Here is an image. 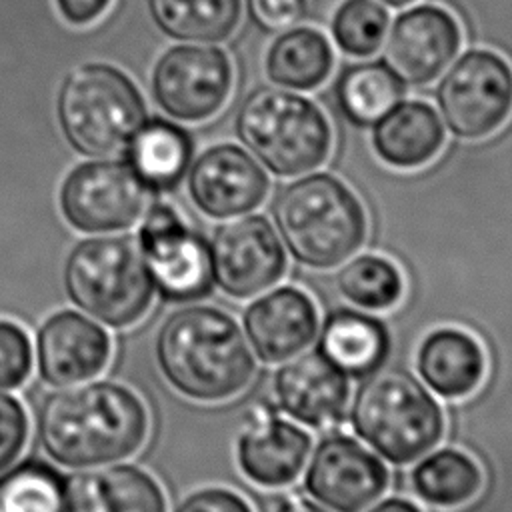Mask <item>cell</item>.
<instances>
[{
    "mask_svg": "<svg viewBox=\"0 0 512 512\" xmlns=\"http://www.w3.org/2000/svg\"><path fill=\"white\" fill-rule=\"evenodd\" d=\"M356 434L392 464H410L444 436V414L436 398L406 372L368 378L352 400Z\"/></svg>",
    "mask_w": 512,
    "mask_h": 512,
    "instance_id": "5",
    "label": "cell"
},
{
    "mask_svg": "<svg viewBox=\"0 0 512 512\" xmlns=\"http://www.w3.org/2000/svg\"><path fill=\"white\" fill-rule=\"evenodd\" d=\"M304 486L334 512H360L388 488V468L348 434L324 436L312 452Z\"/></svg>",
    "mask_w": 512,
    "mask_h": 512,
    "instance_id": "13",
    "label": "cell"
},
{
    "mask_svg": "<svg viewBox=\"0 0 512 512\" xmlns=\"http://www.w3.org/2000/svg\"><path fill=\"white\" fill-rule=\"evenodd\" d=\"M212 278L232 298H252L286 270V252L274 226L260 214L218 226L210 240Z\"/></svg>",
    "mask_w": 512,
    "mask_h": 512,
    "instance_id": "12",
    "label": "cell"
},
{
    "mask_svg": "<svg viewBox=\"0 0 512 512\" xmlns=\"http://www.w3.org/2000/svg\"><path fill=\"white\" fill-rule=\"evenodd\" d=\"M68 300L112 328L140 322L154 300V284L134 236L100 234L72 246L62 270Z\"/></svg>",
    "mask_w": 512,
    "mask_h": 512,
    "instance_id": "4",
    "label": "cell"
},
{
    "mask_svg": "<svg viewBox=\"0 0 512 512\" xmlns=\"http://www.w3.org/2000/svg\"><path fill=\"white\" fill-rule=\"evenodd\" d=\"M388 22L376 0H344L332 18V36L346 54L366 58L384 44Z\"/></svg>",
    "mask_w": 512,
    "mask_h": 512,
    "instance_id": "31",
    "label": "cell"
},
{
    "mask_svg": "<svg viewBox=\"0 0 512 512\" xmlns=\"http://www.w3.org/2000/svg\"><path fill=\"white\" fill-rule=\"evenodd\" d=\"M382 2H386V4H390V6H404V4H408V2H412V0H382Z\"/></svg>",
    "mask_w": 512,
    "mask_h": 512,
    "instance_id": "39",
    "label": "cell"
},
{
    "mask_svg": "<svg viewBox=\"0 0 512 512\" xmlns=\"http://www.w3.org/2000/svg\"><path fill=\"white\" fill-rule=\"evenodd\" d=\"M418 498L432 506L454 508L472 500L482 488L480 466L462 450L440 448L424 456L410 472Z\"/></svg>",
    "mask_w": 512,
    "mask_h": 512,
    "instance_id": "26",
    "label": "cell"
},
{
    "mask_svg": "<svg viewBox=\"0 0 512 512\" xmlns=\"http://www.w3.org/2000/svg\"><path fill=\"white\" fill-rule=\"evenodd\" d=\"M156 24L188 42L224 40L238 24L240 0H148Z\"/></svg>",
    "mask_w": 512,
    "mask_h": 512,
    "instance_id": "28",
    "label": "cell"
},
{
    "mask_svg": "<svg viewBox=\"0 0 512 512\" xmlns=\"http://www.w3.org/2000/svg\"><path fill=\"white\" fill-rule=\"evenodd\" d=\"M174 512H252V508L228 488H202L186 496Z\"/></svg>",
    "mask_w": 512,
    "mask_h": 512,
    "instance_id": "35",
    "label": "cell"
},
{
    "mask_svg": "<svg viewBox=\"0 0 512 512\" xmlns=\"http://www.w3.org/2000/svg\"><path fill=\"white\" fill-rule=\"evenodd\" d=\"M444 146V124L436 110L422 100L398 102L372 130L376 156L394 168L428 164Z\"/></svg>",
    "mask_w": 512,
    "mask_h": 512,
    "instance_id": "23",
    "label": "cell"
},
{
    "mask_svg": "<svg viewBox=\"0 0 512 512\" xmlns=\"http://www.w3.org/2000/svg\"><path fill=\"white\" fill-rule=\"evenodd\" d=\"M62 512H168V502L144 468L104 464L64 476Z\"/></svg>",
    "mask_w": 512,
    "mask_h": 512,
    "instance_id": "19",
    "label": "cell"
},
{
    "mask_svg": "<svg viewBox=\"0 0 512 512\" xmlns=\"http://www.w3.org/2000/svg\"><path fill=\"white\" fill-rule=\"evenodd\" d=\"M274 398L294 420L324 428L338 422L348 406V376L318 350L296 354L274 374Z\"/></svg>",
    "mask_w": 512,
    "mask_h": 512,
    "instance_id": "18",
    "label": "cell"
},
{
    "mask_svg": "<svg viewBox=\"0 0 512 512\" xmlns=\"http://www.w3.org/2000/svg\"><path fill=\"white\" fill-rule=\"evenodd\" d=\"M312 436L272 412L254 414L236 438V460L246 478L278 488L294 482L310 454Z\"/></svg>",
    "mask_w": 512,
    "mask_h": 512,
    "instance_id": "20",
    "label": "cell"
},
{
    "mask_svg": "<svg viewBox=\"0 0 512 512\" xmlns=\"http://www.w3.org/2000/svg\"><path fill=\"white\" fill-rule=\"evenodd\" d=\"M110 356V334L76 310L54 312L36 332L38 374L50 386L92 380L108 366Z\"/></svg>",
    "mask_w": 512,
    "mask_h": 512,
    "instance_id": "16",
    "label": "cell"
},
{
    "mask_svg": "<svg viewBox=\"0 0 512 512\" xmlns=\"http://www.w3.org/2000/svg\"><path fill=\"white\" fill-rule=\"evenodd\" d=\"M420 378L442 398L472 394L486 374V354L466 330L444 326L432 330L416 354Z\"/></svg>",
    "mask_w": 512,
    "mask_h": 512,
    "instance_id": "21",
    "label": "cell"
},
{
    "mask_svg": "<svg viewBox=\"0 0 512 512\" xmlns=\"http://www.w3.org/2000/svg\"><path fill=\"white\" fill-rule=\"evenodd\" d=\"M438 104L460 138L496 132L512 114V66L492 50L466 52L442 78Z\"/></svg>",
    "mask_w": 512,
    "mask_h": 512,
    "instance_id": "10",
    "label": "cell"
},
{
    "mask_svg": "<svg viewBox=\"0 0 512 512\" xmlns=\"http://www.w3.org/2000/svg\"><path fill=\"white\" fill-rule=\"evenodd\" d=\"M316 350L348 378H366L386 362L390 334L372 314L336 308L322 322Z\"/></svg>",
    "mask_w": 512,
    "mask_h": 512,
    "instance_id": "22",
    "label": "cell"
},
{
    "mask_svg": "<svg viewBox=\"0 0 512 512\" xmlns=\"http://www.w3.org/2000/svg\"><path fill=\"white\" fill-rule=\"evenodd\" d=\"M232 82L234 72L226 52L206 44L170 48L152 74L158 104L184 122L214 116L228 100Z\"/></svg>",
    "mask_w": 512,
    "mask_h": 512,
    "instance_id": "11",
    "label": "cell"
},
{
    "mask_svg": "<svg viewBox=\"0 0 512 512\" xmlns=\"http://www.w3.org/2000/svg\"><path fill=\"white\" fill-rule=\"evenodd\" d=\"M308 8V0H248L252 20L268 30L280 32L296 26Z\"/></svg>",
    "mask_w": 512,
    "mask_h": 512,
    "instance_id": "34",
    "label": "cell"
},
{
    "mask_svg": "<svg viewBox=\"0 0 512 512\" xmlns=\"http://www.w3.org/2000/svg\"><path fill=\"white\" fill-rule=\"evenodd\" d=\"M28 440V414L22 402L0 390V472L12 466Z\"/></svg>",
    "mask_w": 512,
    "mask_h": 512,
    "instance_id": "33",
    "label": "cell"
},
{
    "mask_svg": "<svg viewBox=\"0 0 512 512\" xmlns=\"http://www.w3.org/2000/svg\"><path fill=\"white\" fill-rule=\"evenodd\" d=\"M368 512H422L414 502L406 500V498H386L382 502H378L374 508H370Z\"/></svg>",
    "mask_w": 512,
    "mask_h": 512,
    "instance_id": "37",
    "label": "cell"
},
{
    "mask_svg": "<svg viewBox=\"0 0 512 512\" xmlns=\"http://www.w3.org/2000/svg\"><path fill=\"white\" fill-rule=\"evenodd\" d=\"M128 166L148 192H168L180 184L192 158V140L176 124H142L128 144Z\"/></svg>",
    "mask_w": 512,
    "mask_h": 512,
    "instance_id": "24",
    "label": "cell"
},
{
    "mask_svg": "<svg viewBox=\"0 0 512 512\" xmlns=\"http://www.w3.org/2000/svg\"><path fill=\"white\" fill-rule=\"evenodd\" d=\"M334 52L328 38L310 26L286 30L266 54V74L292 90L320 86L332 70Z\"/></svg>",
    "mask_w": 512,
    "mask_h": 512,
    "instance_id": "25",
    "label": "cell"
},
{
    "mask_svg": "<svg viewBox=\"0 0 512 512\" xmlns=\"http://www.w3.org/2000/svg\"><path fill=\"white\" fill-rule=\"evenodd\" d=\"M272 216L292 258L318 270L348 260L368 232L360 198L328 172L288 184L274 198Z\"/></svg>",
    "mask_w": 512,
    "mask_h": 512,
    "instance_id": "3",
    "label": "cell"
},
{
    "mask_svg": "<svg viewBox=\"0 0 512 512\" xmlns=\"http://www.w3.org/2000/svg\"><path fill=\"white\" fill-rule=\"evenodd\" d=\"M270 180L262 166L236 144H216L202 152L188 174V192L210 218H232L258 208Z\"/></svg>",
    "mask_w": 512,
    "mask_h": 512,
    "instance_id": "15",
    "label": "cell"
},
{
    "mask_svg": "<svg viewBox=\"0 0 512 512\" xmlns=\"http://www.w3.org/2000/svg\"><path fill=\"white\" fill-rule=\"evenodd\" d=\"M32 372V342L28 332L0 318V388H18Z\"/></svg>",
    "mask_w": 512,
    "mask_h": 512,
    "instance_id": "32",
    "label": "cell"
},
{
    "mask_svg": "<svg viewBox=\"0 0 512 512\" xmlns=\"http://www.w3.org/2000/svg\"><path fill=\"white\" fill-rule=\"evenodd\" d=\"M150 414L136 390L116 380L62 386L36 412L46 456L64 468H92L134 456L146 442Z\"/></svg>",
    "mask_w": 512,
    "mask_h": 512,
    "instance_id": "1",
    "label": "cell"
},
{
    "mask_svg": "<svg viewBox=\"0 0 512 512\" xmlns=\"http://www.w3.org/2000/svg\"><path fill=\"white\" fill-rule=\"evenodd\" d=\"M144 102L126 74L90 64L68 76L58 116L68 142L86 156H110L128 148L144 124Z\"/></svg>",
    "mask_w": 512,
    "mask_h": 512,
    "instance_id": "7",
    "label": "cell"
},
{
    "mask_svg": "<svg viewBox=\"0 0 512 512\" xmlns=\"http://www.w3.org/2000/svg\"><path fill=\"white\" fill-rule=\"evenodd\" d=\"M58 204L74 230L110 234L142 218L148 190L128 162L92 160L70 170L60 186Z\"/></svg>",
    "mask_w": 512,
    "mask_h": 512,
    "instance_id": "9",
    "label": "cell"
},
{
    "mask_svg": "<svg viewBox=\"0 0 512 512\" xmlns=\"http://www.w3.org/2000/svg\"><path fill=\"white\" fill-rule=\"evenodd\" d=\"M272 512H328L322 506L304 500V498H292V500H284L280 502Z\"/></svg>",
    "mask_w": 512,
    "mask_h": 512,
    "instance_id": "38",
    "label": "cell"
},
{
    "mask_svg": "<svg viewBox=\"0 0 512 512\" xmlns=\"http://www.w3.org/2000/svg\"><path fill=\"white\" fill-rule=\"evenodd\" d=\"M154 356L166 382L196 402L228 400L256 374L254 352L238 322L208 304L170 312L156 332Z\"/></svg>",
    "mask_w": 512,
    "mask_h": 512,
    "instance_id": "2",
    "label": "cell"
},
{
    "mask_svg": "<svg viewBox=\"0 0 512 512\" xmlns=\"http://www.w3.org/2000/svg\"><path fill=\"white\" fill-rule=\"evenodd\" d=\"M64 476L40 460L12 464L0 474V512H62Z\"/></svg>",
    "mask_w": 512,
    "mask_h": 512,
    "instance_id": "30",
    "label": "cell"
},
{
    "mask_svg": "<svg viewBox=\"0 0 512 512\" xmlns=\"http://www.w3.org/2000/svg\"><path fill=\"white\" fill-rule=\"evenodd\" d=\"M400 78L384 62H360L342 72L336 100L348 120L358 126L376 124L402 98Z\"/></svg>",
    "mask_w": 512,
    "mask_h": 512,
    "instance_id": "27",
    "label": "cell"
},
{
    "mask_svg": "<svg viewBox=\"0 0 512 512\" xmlns=\"http://www.w3.org/2000/svg\"><path fill=\"white\" fill-rule=\"evenodd\" d=\"M240 140L278 176H300L330 154L332 128L308 98L280 88H256L238 110Z\"/></svg>",
    "mask_w": 512,
    "mask_h": 512,
    "instance_id": "6",
    "label": "cell"
},
{
    "mask_svg": "<svg viewBox=\"0 0 512 512\" xmlns=\"http://www.w3.org/2000/svg\"><path fill=\"white\" fill-rule=\"evenodd\" d=\"M138 244L160 298L194 302L212 292L210 246L170 204L156 202L142 214Z\"/></svg>",
    "mask_w": 512,
    "mask_h": 512,
    "instance_id": "8",
    "label": "cell"
},
{
    "mask_svg": "<svg viewBox=\"0 0 512 512\" xmlns=\"http://www.w3.org/2000/svg\"><path fill=\"white\" fill-rule=\"evenodd\" d=\"M242 322L254 354L266 364L300 354L318 334L316 306L296 286H278L256 298Z\"/></svg>",
    "mask_w": 512,
    "mask_h": 512,
    "instance_id": "17",
    "label": "cell"
},
{
    "mask_svg": "<svg viewBox=\"0 0 512 512\" xmlns=\"http://www.w3.org/2000/svg\"><path fill=\"white\" fill-rule=\"evenodd\" d=\"M112 0H56L60 14L76 26L90 24L100 18Z\"/></svg>",
    "mask_w": 512,
    "mask_h": 512,
    "instance_id": "36",
    "label": "cell"
},
{
    "mask_svg": "<svg viewBox=\"0 0 512 512\" xmlns=\"http://www.w3.org/2000/svg\"><path fill=\"white\" fill-rule=\"evenodd\" d=\"M338 292L354 306L386 310L404 296V276L400 268L380 254H360L350 258L336 274Z\"/></svg>",
    "mask_w": 512,
    "mask_h": 512,
    "instance_id": "29",
    "label": "cell"
},
{
    "mask_svg": "<svg viewBox=\"0 0 512 512\" xmlns=\"http://www.w3.org/2000/svg\"><path fill=\"white\" fill-rule=\"evenodd\" d=\"M462 42L456 18L440 6L402 12L384 42V64L408 84H428L454 60Z\"/></svg>",
    "mask_w": 512,
    "mask_h": 512,
    "instance_id": "14",
    "label": "cell"
}]
</instances>
